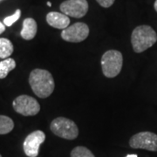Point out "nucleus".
<instances>
[{
    "instance_id": "nucleus-19",
    "label": "nucleus",
    "mask_w": 157,
    "mask_h": 157,
    "mask_svg": "<svg viewBox=\"0 0 157 157\" xmlns=\"http://www.w3.org/2000/svg\"><path fill=\"white\" fill-rule=\"evenodd\" d=\"M126 157H138L137 155H128Z\"/></svg>"
},
{
    "instance_id": "nucleus-1",
    "label": "nucleus",
    "mask_w": 157,
    "mask_h": 157,
    "mask_svg": "<svg viewBox=\"0 0 157 157\" xmlns=\"http://www.w3.org/2000/svg\"><path fill=\"white\" fill-rule=\"evenodd\" d=\"M29 83L36 95L45 99L52 94L55 83L50 72L44 69H34L29 76Z\"/></svg>"
},
{
    "instance_id": "nucleus-6",
    "label": "nucleus",
    "mask_w": 157,
    "mask_h": 157,
    "mask_svg": "<svg viewBox=\"0 0 157 157\" xmlns=\"http://www.w3.org/2000/svg\"><path fill=\"white\" fill-rule=\"evenodd\" d=\"M129 146L132 148H141L148 151H157V135L152 132H140L131 137Z\"/></svg>"
},
{
    "instance_id": "nucleus-11",
    "label": "nucleus",
    "mask_w": 157,
    "mask_h": 157,
    "mask_svg": "<svg viewBox=\"0 0 157 157\" xmlns=\"http://www.w3.org/2000/svg\"><path fill=\"white\" fill-rule=\"evenodd\" d=\"M38 25L37 23L32 17H27L23 21V28L21 30L20 35L25 40H31L34 39L37 34Z\"/></svg>"
},
{
    "instance_id": "nucleus-7",
    "label": "nucleus",
    "mask_w": 157,
    "mask_h": 157,
    "mask_svg": "<svg viewBox=\"0 0 157 157\" xmlns=\"http://www.w3.org/2000/svg\"><path fill=\"white\" fill-rule=\"evenodd\" d=\"M89 35V27L86 24L78 22L64 29L61 33V38L65 41L78 43L86 39Z\"/></svg>"
},
{
    "instance_id": "nucleus-4",
    "label": "nucleus",
    "mask_w": 157,
    "mask_h": 157,
    "mask_svg": "<svg viewBox=\"0 0 157 157\" xmlns=\"http://www.w3.org/2000/svg\"><path fill=\"white\" fill-rule=\"evenodd\" d=\"M50 128L54 135L66 140H74L78 135V128L76 123L67 118L54 119L51 123Z\"/></svg>"
},
{
    "instance_id": "nucleus-21",
    "label": "nucleus",
    "mask_w": 157,
    "mask_h": 157,
    "mask_svg": "<svg viewBox=\"0 0 157 157\" xmlns=\"http://www.w3.org/2000/svg\"><path fill=\"white\" fill-rule=\"evenodd\" d=\"M46 5L48 6V7H51V6H52V3H51V2H47Z\"/></svg>"
},
{
    "instance_id": "nucleus-13",
    "label": "nucleus",
    "mask_w": 157,
    "mask_h": 157,
    "mask_svg": "<svg viewBox=\"0 0 157 157\" xmlns=\"http://www.w3.org/2000/svg\"><path fill=\"white\" fill-rule=\"evenodd\" d=\"M15 67H16V62L11 58H8L0 61V78H6L8 73Z\"/></svg>"
},
{
    "instance_id": "nucleus-8",
    "label": "nucleus",
    "mask_w": 157,
    "mask_h": 157,
    "mask_svg": "<svg viewBox=\"0 0 157 157\" xmlns=\"http://www.w3.org/2000/svg\"><path fill=\"white\" fill-rule=\"evenodd\" d=\"M59 9L68 17L80 18L87 13L88 3L86 0H67L60 5Z\"/></svg>"
},
{
    "instance_id": "nucleus-14",
    "label": "nucleus",
    "mask_w": 157,
    "mask_h": 157,
    "mask_svg": "<svg viewBox=\"0 0 157 157\" xmlns=\"http://www.w3.org/2000/svg\"><path fill=\"white\" fill-rule=\"evenodd\" d=\"M14 128V122L11 118L0 115V135H6Z\"/></svg>"
},
{
    "instance_id": "nucleus-23",
    "label": "nucleus",
    "mask_w": 157,
    "mask_h": 157,
    "mask_svg": "<svg viewBox=\"0 0 157 157\" xmlns=\"http://www.w3.org/2000/svg\"><path fill=\"white\" fill-rule=\"evenodd\" d=\"M0 1H2V0H0Z\"/></svg>"
},
{
    "instance_id": "nucleus-5",
    "label": "nucleus",
    "mask_w": 157,
    "mask_h": 157,
    "mask_svg": "<svg viewBox=\"0 0 157 157\" xmlns=\"http://www.w3.org/2000/svg\"><path fill=\"white\" fill-rule=\"evenodd\" d=\"M14 110L24 116H33L40 111V105L34 98L29 95H20L12 102Z\"/></svg>"
},
{
    "instance_id": "nucleus-22",
    "label": "nucleus",
    "mask_w": 157,
    "mask_h": 157,
    "mask_svg": "<svg viewBox=\"0 0 157 157\" xmlns=\"http://www.w3.org/2000/svg\"><path fill=\"white\" fill-rule=\"evenodd\" d=\"M0 157H2V155H0Z\"/></svg>"
},
{
    "instance_id": "nucleus-15",
    "label": "nucleus",
    "mask_w": 157,
    "mask_h": 157,
    "mask_svg": "<svg viewBox=\"0 0 157 157\" xmlns=\"http://www.w3.org/2000/svg\"><path fill=\"white\" fill-rule=\"evenodd\" d=\"M71 157H95L87 147L78 146L74 147L71 152Z\"/></svg>"
},
{
    "instance_id": "nucleus-3",
    "label": "nucleus",
    "mask_w": 157,
    "mask_h": 157,
    "mask_svg": "<svg viewBox=\"0 0 157 157\" xmlns=\"http://www.w3.org/2000/svg\"><path fill=\"white\" fill-rule=\"evenodd\" d=\"M123 65V56L117 50H109L101 57V68L104 76L114 78L121 73Z\"/></svg>"
},
{
    "instance_id": "nucleus-18",
    "label": "nucleus",
    "mask_w": 157,
    "mask_h": 157,
    "mask_svg": "<svg viewBox=\"0 0 157 157\" xmlns=\"http://www.w3.org/2000/svg\"><path fill=\"white\" fill-rule=\"evenodd\" d=\"M6 31V25H4V23L0 22V34L3 33Z\"/></svg>"
},
{
    "instance_id": "nucleus-9",
    "label": "nucleus",
    "mask_w": 157,
    "mask_h": 157,
    "mask_svg": "<svg viewBox=\"0 0 157 157\" xmlns=\"http://www.w3.org/2000/svg\"><path fill=\"white\" fill-rule=\"evenodd\" d=\"M45 135L41 130L31 133L25 139L23 148L25 154L28 157H37L39 155V147L45 141Z\"/></svg>"
},
{
    "instance_id": "nucleus-12",
    "label": "nucleus",
    "mask_w": 157,
    "mask_h": 157,
    "mask_svg": "<svg viewBox=\"0 0 157 157\" xmlns=\"http://www.w3.org/2000/svg\"><path fill=\"white\" fill-rule=\"evenodd\" d=\"M14 51L13 45L9 39L1 38L0 39V58L1 59H8L11 56Z\"/></svg>"
},
{
    "instance_id": "nucleus-10",
    "label": "nucleus",
    "mask_w": 157,
    "mask_h": 157,
    "mask_svg": "<svg viewBox=\"0 0 157 157\" xmlns=\"http://www.w3.org/2000/svg\"><path fill=\"white\" fill-rule=\"evenodd\" d=\"M46 22L52 27L64 30L69 26L70 19L68 16L62 12L51 11L46 15Z\"/></svg>"
},
{
    "instance_id": "nucleus-20",
    "label": "nucleus",
    "mask_w": 157,
    "mask_h": 157,
    "mask_svg": "<svg viewBox=\"0 0 157 157\" xmlns=\"http://www.w3.org/2000/svg\"><path fill=\"white\" fill-rule=\"evenodd\" d=\"M154 7H155V10L157 11V0L155 2V5H154Z\"/></svg>"
},
{
    "instance_id": "nucleus-17",
    "label": "nucleus",
    "mask_w": 157,
    "mask_h": 157,
    "mask_svg": "<svg viewBox=\"0 0 157 157\" xmlns=\"http://www.w3.org/2000/svg\"><path fill=\"white\" fill-rule=\"evenodd\" d=\"M98 3H99V5L102 7H104V8H108V7H110V6H112L113 5V3H114V1L115 0H96Z\"/></svg>"
},
{
    "instance_id": "nucleus-16",
    "label": "nucleus",
    "mask_w": 157,
    "mask_h": 157,
    "mask_svg": "<svg viewBox=\"0 0 157 157\" xmlns=\"http://www.w3.org/2000/svg\"><path fill=\"white\" fill-rule=\"evenodd\" d=\"M21 16V11L19 9H17V11H15V13H13L11 16H8L4 19V25L6 26H11L15 22H17V20L20 18Z\"/></svg>"
},
{
    "instance_id": "nucleus-2",
    "label": "nucleus",
    "mask_w": 157,
    "mask_h": 157,
    "mask_svg": "<svg viewBox=\"0 0 157 157\" xmlns=\"http://www.w3.org/2000/svg\"><path fill=\"white\" fill-rule=\"evenodd\" d=\"M157 41V34L149 25H140L133 31L131 43L135 52L140 53L150 48Z\"/></svg>"
}]
</instances>
